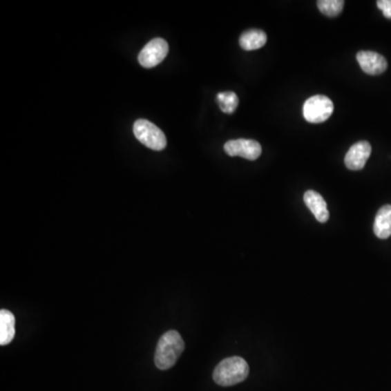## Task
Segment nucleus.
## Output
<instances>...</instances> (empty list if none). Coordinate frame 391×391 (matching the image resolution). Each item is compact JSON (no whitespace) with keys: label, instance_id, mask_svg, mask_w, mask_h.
<instances>
[{"label":"nucleus","instance_id":"f8f14e48","mask_svg":"<svg viewBox=\"0 0 391 391\" xmlns=\"http://www.w3.org/2000/svg\"><path fill=\"white\" fill-rule=\"evenodd\" d=\"M267 41V34L262 30H249L240 36L239 45L245 50H257L265 46Z\"/></svg>","mask_w":391,"mask_h":391},{"label":"nucleus","instance_id":"f03ea898","mask_svg":"<svg viewBox=\"0 0 391 391\" xmlns=\"http://www.w3.org/2000/svg\"><path fill=\"white\" fill-rule=\"evenodd\" d=\"M249 375V365L240 356L225 359L218 364L213 372V379L223 387L234 386L242 383Z\"/></svg>","mask_w":391,"mask_h":391},{"label":"nucleus","instance_id":"ddd939ff","mask_svg":"<svg viewBox=\"0 0 391 391\" xmlns=\"http://www.w3.org/2000/svg\"><path fill=\"white\" fill-rule=\"evenodd\" d=\"M220 108L224 113H233L239 104L238 97L234 92L219 93L216 96Z\"/></svg>","mask_w":391,"mask_h":391},{"label":"nucleus","instance_id":"1a4fd4ad","mask_svg":"<svg viewBox=\"0 0 391 391\" xmlns=\"http://www.w3.org/2000/svg\"><path fill=\"white\" fill-rule=\"evenodd\" d=\"M303 200L320 223H326L330 220L327 204L320 193L314 191H305Z\"/></svg>","mask_w":391,"mask_h":391},{"label":"nucleus","instance_id":"2eb2a0df","mask_svg":"<svg viewBox=\"0 0 391 391\" xmlns=\"http://www.w3.org/2000/svg\"><path fill=\"white\" fill-rule=\"evenodd\" d=\"M377 7L383 11L385 18L391 20V0H379L377 1Z\"/></svg>","mask_w":391,"mask_h":391},{"label":"nucleus","instance_id":"39448f33","mask_svg":"<svg viewBox=\"0 0 391 391\" xmlns=\"http://www.w3.org/2000/svg\"><path fill=\"white\" fill-rule=\"evenodd\" d=\"M169 45L163 39H155L150 41L140 51L138 61L144 68H153L164 60L168 56Z\"/></svg>","mask_w":391,"mask_h":391},{"label":"nucleus","instance_id":"0eeeda50","mask_svg":"<svg viewBox=\"0 0 391 391\" xmlns=\"http://www.w3.org/2000/svg\"><path fill=\"white\" fill-rule=\"evenodd\" d=\"M371 144L368 142H359L351 146L345 157V164L349 170L359 171L365 166L368 158L371 157Z\"/></svg>","mask_w":391,"mask_h":391},{"label":"nucleus","instance_id":"6e6552de","mask_svg":"<svg viewBox=\"0 0 391 391\" xmlns=\"http://www.w3.org/2000/svg\"><path fill=\"white\" fill-rule=\"evenodd\" d=\"M356 60L361 69L368 75H379L386 71L387 60L385 57L377 54L375 51H360L356 55Z\"/></svg>","mask_w":391,"mask_h":391},{"label":"nucleus","instance_id":"9d476101","mask_svg":"<svg viewBox=\"0 0 391 391\" xmlns=\"http://www.w3.org/2000/svg\"><path fill=\"white\" fill-rule=\"evenodd\" d=\"M374 234L379 239H387L391 236V206L381 207L376 214L374 222Z\"/></svg>","mask_w":391,"mask_h":391},{"label":"nucleus","instance_id":"423d86ee","mask_svg":"<svg viewBox=\"0 0 391 391\" xmlns=\"http://www.w3.org/2000/svg\"><path fill=\"white\" fill-rule=\"evenodd\" d=\"M224 150L231 157H242L250 161L257 160L262 153L261 145L252 140H229Z\"/></svg>","mask_w":391,"mask_h":391},{"label":"nucleus","instance_id":"9b49d317","mask_svg":"<svg viewBox=\"0 0 391 391\" xmlns=\"http://www.w3.org/2000/svg\"><path fill=\"white\" fill-rule=\"evenodd\" d=\"M16 318L8 310L0 311V345H7L16 335Z\"/></svg>","mask_w":391,"mask_h":391},{"label":"nucleus","instance_id":"f257e3e1","mask_svg":"<svg viewBox=\"0 0 391 391\" xmlns=\"http://www.w3.org/2000/svg\"><path fill=\"white\" fill-rule=\"evenodd\" d=\"M185 343L176 330H169L161 336L155 349V363L161 371H166L175 365L182 356Z\"/></svg>","mask_w":391,"mask_h":391},{"label":"nucleus","instance_id":"7ed1b4c3","mask_svg":"<svg viewBox=\"0 0 391 391\" xmlns=\"http://www.w3.org/2000/svg\"><path fill=\"white\" fill-rule=\"evenodd\" d=\"M135 137L142 144L155 151H161L166 147L164 133L147 120H137L133 126Z\"/></svg>","mask_w":391,"mask_h":391},{"label":"nucleus","instance_id":"4468645a","mask_svg":"<svg viewBox=\"0 0 391 391\" xmlns=\"http://www.w3.org/2000/svg\"><path fill=\"white\" fill-rule=\"evenodd\" d=\"M345 1L343 0H320L318 1V8L324 16L337 17L343 11Z\"/></svg>","mask_w":391,"mask_h":391},{"label":"nucleus","instance_id":"20e7f679","mask_svg":"<svg viewBox=\"0 0 391 391\" xmlns=\"http://www.w3.org/2000/svg\"><path fill=\"white\" fill-rule=\"evenodd\" d=\"M334 104L328 97L316 95L303 104V117L310 123H323L333 115Z\"/></svg>","mask_w":391,"mask_h":391}]
</instances>
